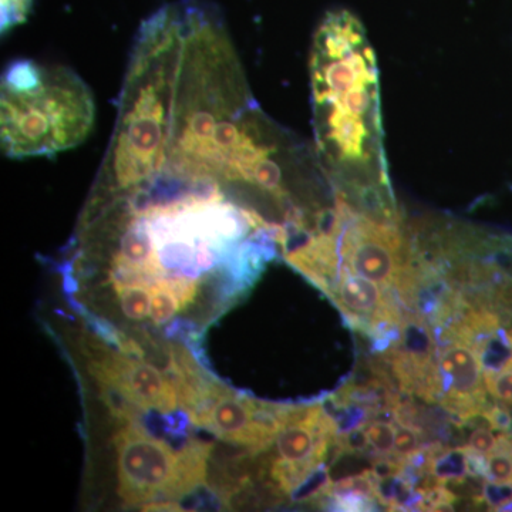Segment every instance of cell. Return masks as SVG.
<instances>
[{"label": "cell", "mask_w": 512, "mask_h": 512, "mask_svg": "<svg viewBox=\"0 0 512 512\" xmlns=\"http://www.w3.org/2000/svg\"><path fill=\"white\" fill-rule=\"evenodd\" d=\"M97 382L120 394L133 406L154 412H173L177 407V389L160 370L141 360L107 352L92 362Z\"/></svg>", "instance_id": "8"}, {"label": "cell", "mask_w": 512, "mask_h": 512, "mask_svg": "<svg viewBox=\"0 0 512 512\" xmlns=\"http://www.w3.org/2000/svg\"><path fill=\"white\" fill-rule=\"evenodd\" d=\"M481 416L487 420L488 426L493 430H500L508 433L512 429V416L503 406H485Z\"/></svg>", "instance_id": "17"}, {"label": "cell", "mask_w": 512, "mask_h": 512, "mask_svg": "<svg viewBox=\"0 0 512 512\" xmlns=\"http://www.w3.org/2000/svg\"><path fill=\"white\" fill-rule=\"evenodd\" d=\"M119 464V493L124 503L144 505L158 497L190 493L204 481L210 446L192 443L174 453L136 424H124L114 436Z\"/></svg>", "instance_id": "4"}, {"label": "cell", "mask_w": 512, "mask_h": 512, "mask_svg": "<svg viewBox=\"0 0 512 512\" xmlns=\"http://www.w3.org/2000/svg\"><path fill=\"white\" fill-rule=\"evenodd\" d=\"M33 0H2V33L28 19Z\"/></svg>", "instance_id": "15"}, {"label": "cell", "mask_w": 512, "mask_h": 512, "mask_svg": "<svg viewBox=\"0 0 512 512\" xmlns=\"http://www.w3.org/2000/svg\"><path fill=\"white\" fill-rule=\"evenodd\" d=\"M0 94V138L9 158L55 156L92 133V90L67 67L15 60L3 72Z\"/></svg>", "instance_id": "3"}, {"label": "cell", "mask_w": 512, "mask_h": 512, "mask_svg": "<svg viewBox=\"0 0 512 512\" xmlns=\"http://www.w3.org/2000/svg\"><path fill=\"white\" fill-rule=\"evenodd\" d=\"M285 409L258 404L211 384L204 400L190 414L195 424L207 427L220 439L248 450L261 451L274 443L284 421Z\"/></svg>", "instance_id": "6"}, {"label": "cell", "mask_w": 512, "mask_h": 512, "mask_svg": "<svg viewBox=\"0 0 512 512\" xmlns=\"http://www.w3.org/2000/svg\"><path fill=\"white\" fill-rule=\"evenodd\" d=\"M365 429L373 450L380 456H392L397 433L392 421L370 420Z\"/></svg>", "instance_id": "13"}, {"label": "cell", "mask_w": 512, "mask_h": 512, "mask_svg": "<svg viewBox=\"0 0 512 512\" xmlns=\"http://www.w3.org/2000/svg\"><path fill=\"white\" fill-rule=\"evenodd\" d=\"M508 339H510V343H511V346H512V330L510 333H508Z\"/></svg>", "instance_id": "18"}, {"label": "cell", "mask_w": 512, "mask_h": 512, "mask_svg": "<svg viewBox=\"0 0 512 512\" xmlns=\"http://www.w3.org/2000/svg\"><path fill=\"white\" fill-rule=\"evenodd\" d=\"M495 443H497V437L494 436L491 427H477V429L471 431L467 440V447L473 450L474 453L488 456L493 451Z\"/></svg>", "instance_id": "16"}, {"label": "cell", "mask_w": 512, "mask_h": 512, "mask_svg": "<svg viewBox=\"0 0 512 512\" xmlns=\"http://www.w3.org/2000/svg\"><path fill=\"white\" fill-rule=\"evenodd\" d=\"M121 312L128 319L143 320L150 316L151 291L144 285H117Z\"/></svg>", "instance_id": "11"}, {"label": "cell", "mask_w": 512, "mask_h": 512, "mask_svg": "<svg viewBox=\"0 0 512 512\" xmlns=\"http://www.w3.org/2000/svg\"><path fill=\"white\" fill-rule=\"evenodd\" d=\"M487 460V478L495 483L512 481V437L507 433L497 437V443Z\"/></svg>", "instance_id": "10"}, {"label": "cell", "mask_w": 512, "mask_h": 512, "mask_svg": "<svg viewBox=\"0 0 512 512\" xmlns=\"http://www.w3.org/2000/svg\"><path fill=\"white\" fill-rule=\"evenodd\" d=\"M441 343L436 355L440 406L463 421L481 416L487 406L483 355L466 340L447 339Z\"/></svg>", "instance_id": "7"}, {"label": "cell", "mask_w": 512, "mask_h": 512, "mask_svg": "<svg viewBox=\"0 0 512 512\" xmlns=\"http://www.w3.org/2000/svg\"><path fill=\"white\" fill-rule=\"evenodd\" d=\"M220 181L269 217L308 207L325 183L316 153L258 106L220 10L167 3L141 23L96 187L151 171Z\"/></svg>", "instance_id": "1"}, {"label": "cell", "mask_w": 512, "mask_h": 512, "mask_svg": "<svg viewBox=\"0 0 512 512\" xmlns=\"http://www.w3.org/2000/svg\"><path fill=\"white\" fill-rule=\"evenodd\" d=\"M309 66L315 153L336 197L372 220L402 222L384 154L376 57L355 15L325 16Z\"/></svg>", "instance_id": "2"}, {"label": "cell", "mask_w": 512, "mask_h": 512, "mask_svg": "<svg viewBox=\"0 0 512 512\" xmlns=\"http://www.w3.org/2000/svg\"><path fill=\"white\" fill-rule=\"evenodd\" d=\"M338 436V424L320 404L286 407L281 430L276 434L278 458L269 474L286 494L299 490L325 466L330 444Z\"/></svg>", "instance_id": "5"}, {"label": "cell", "mask_w": 512, "mask_h": 512, "mask_svg": "<svg viewBox=\"0 0 512 512\" xmlns=\"http://www.w3.org/2000/svg\"><path fill=\"white\" fill-rule=\"evenodd\" d=\"M421 443H423V434L420 430L406 426V424H399L393 454L399 458L412 456L413 453L420 450Z\"/></svg>", "instance_id": "14"}, {"label": "cell", "mask_w": 512, "mask_h": 512, "mask_svg": "<svg viewBox=\"0 0 512 512\" xmlns=\"http://www.w3.org/2000/svg\"><path fill=\"white\" fill-rule=\"evenodd\" d=\"M431 474L439 480L440 484L453 478H460L470 474L468 464V448H440L431 463Z\"/></svg>", "instance_id": "9"}, {"label": "cell", "mask_w": 512, "mask_h": 512, "mask_svg": "<svg viewBox=\"0 0 512 512\" xmlns=\"http://www.w3.org/2000/svg\"><path fill=\"white\" fill-rule=\"evenodd\" d=\"M151 288L153 289H151L150 318L157 325H164L180 311V301L163 282H156Z\"/></svg>", "instance_id": "12"}]
</instances>
